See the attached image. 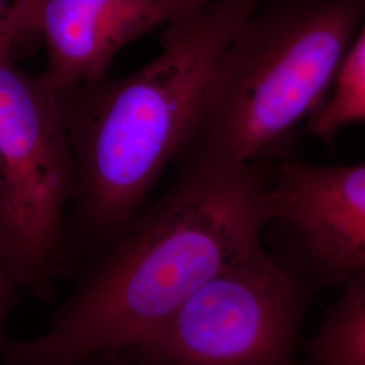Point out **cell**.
Wrapping results in <instances>:
<instances>
[{
	"label": "cell",
	"mask_w": 365,
	"mask_h": 365,
	"mask_svg": "<svg viewBox=\"0 0 365 365\" xmlns=\"http://www.w3.org/2000/svg\"><path fill=\"white\" fill-rule=\"evenodd\" d=\"M179 161L165 192L98 255L49 327L10 341L3 365H76L129 352L214 276L264 245L274 165Z\"/></svg>",
	"instance_id": "1"
},
{
	"label": "cell",
	"mask_w": 365,
	"mask_h": 365,
	"mask_svg": "<svg viewBox=\"0 0 365 365\" xmlns=\"http://www.w3.org/2000/svg\"><path fill=\"white\" fill-rule=\"evenodd\" d=\"M261 1L214 0L167 25L160 52L144 66L58 92L75 167L69 255H99L146 207L194 131L222 53Z\"/></svg>",
	"instance_id": "2"
},
{
	"label": "cell",
	"mask_w": 365,
	"mask_h": 365,
	"mask_svg": "<svg viewBox=\"0 0 365 365\" xmlns=\"http://www.w3.org/2000/svg\"><path fill=\"white\" fill-rule=\"evenodd\" d=\"M365 0H262L222 53L179 160L276 164L327 99Z\"/></svg>",
	"instance_id": "3"
},
{
	"label": "cell",
	"mask_w": 365,
	"mask_h": 365,
	"mask_svg": "<svg viewBox=\"0 0 365 365\" xmlns=\"http://www.w3.org/2000/svg\"><path fill=\"white\" fill-rule=\"evenodd\" d=\"M75 167L58 92L16 63L0 26V261L21 289L51 299L69 259Z\"/></svg>",
	"instance_id": "4"
},
{
	"label": "cell",
	"mask_w": 365,
	"mask_h": 365,
	"mask_svg": "<svg viewBox=\"0 0 365 365\" xmlns=\"http://www.w3.org/2000/svg\"><path fill=\"white\" fill-rule=\"evenodd\" d=\"M321 291L295 261L264 244L126 353L153 365H297L302 327Z\"/></svg>",
	"instance_id": "5"
},
{
	"label": "cell",
	"mask_w": 365,
	"mask_h": 365,
	"mask_svg": "<svg viewBox=\"0 0 365 365\" xmlns=\"http://www.w3.org/2000/svg\"><path fill=\"white\" fill-rule=\"evenodd\" d=\"M271 205L264 244L322 289L365 274V163L314 165L283 157L272 167Z\"/></svg>",
	"instance_id": "6"
},
{
	"label": "cell",
	"mask_w": 365,
	"mask_h": 365,
	"mask_svg": "<svg viewBox=\"0 0 365 365\" xmlns=\"http://www.w3.org/2000/svg\"><path fill=\"white\" fill-rule=\"evenodd\" d=\"M168 19L165 0H33L25 33L30 51L46 48L42 78L64 92L108 76L118 53Z\"/></svg>",
	"instance_id": "7"
},
{
	"label": "cell",
	"mask_w": 365,
	"mask_h": 365,
	"mask_svg": "<svg viewBox=\"0 0 365 365\" xmlns=\"http://www.w3.org/2000/svg\"><path fill=\"white\" fill-rule=\"evenodd\" d=\"M306 354L312 365H365V274L342 286Z\"/></svg>",
	"instance_id": "8"
},
{
	"label": "cell",
	"mask_w": 365,
	"mask_h": 365,
	"mask_svg": "<svg viewBox=\"0 0 365 365\" xmlns=\"http://www.w3.org/2000/svg\"><path fill=\"white\" fill-rule=\"evenodd\" d=\"M330 91L309 119L310 131L322 140L365 122V22L353 39Z\"/></svg>",
	"instance_id": "9"
},
{
	"label": "cell",
	"mask_w": 365,
	"mask_h": 365,
	"mask_svg": "<svg viewBox=\"0 0 365 365\" xmlns=\"http://www.w3.org/2000/svg\"><path fill=\"white\" fill-rule=\"evenodd\" d=\"M21 288L0 261V365H3V354L11 339L7 336V319L14 309L21 302Z\"/></svg>",
	"instance_id": "10"
},
{
	"label": "cell",
	"mask_w": 365,
	"mask_h": 365,
	"mask_svg": "<svg viewBox=\"0 0 365 365\" xmlns=\"http://www.w3.org/2000/svg\"><path fill=\"white\" fill-rule=\"evenodd\" d=\"M170 19L167 25L182 24L202 13L214 0H165Z\"/></svg>",
	"instance_id": "11"
},
{
	"label": "cell",
	"mask_w": 365,
	"mask_h": 365,
	"mask_svg": "<svg viewBox=\"0 0 365 365\" xmlns=\"http://www.w3.org/2000/svg\"><path fill=\"white\" fill-rule=\"evenodd\" d=\"M31 1L33 0H0V26L7 30L10 38Z\"/></svg>",
	"instance_id": "12"
},
{
	"label": "cell",
	"mask_w": 365,
	"mask_h": 365,
	"mask_svg": "<svg viewBox=\"0 0 365 365\" xmlns=\"http://www.w3.org/2000/svg\"><path fill=\"white\" fill-rule=\"evenodd\" d=\"M76 365H153L143 361V360H138V359H133L129 361H125V360H107V357H95V359H90L87 361H83V363H78Z\"/></svg>",
	"instance_id": "13"
}]
</instances>
